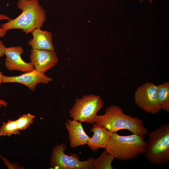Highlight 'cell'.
<instances>
[{
    "mask_svg": "<svg viewBox=\"0 0 169 169\" xmlns=\"http://www.w3.org/2000/svg\"><path fill=\"white\" fill-rule=\"evenodd\" d=\"M95 122L112 133L122 129L129 131L132 134L145 136L148 133L139 117L125 114L120 107L115 105L107 107L104 114L97 115Z\"/></svg>",
    "mask_w": 169,
    "mask_h": 169,
    "instance_id": "6da1fadb",
    "label": "cell"
},
{
    "mask_svg": "<svg viewBox=\"0 0 169 169\" xmlns=\"http://www.w3.org/2000/svg\"><path fill=\"white\" fill-rule=\"evenodd\" d=\"M17 6L22 13L15 18L1 24L0 27L3 30L21 29L27 34L43 27L46 13L38 0H18Z\"/></svg>",
    "mask_w": 169,
    "mask_h": 169,
    "instance_id": "7a4b0ae2",
    "label": "cell"
},
{
    "mask_svg": "<svg viewBox=\"0 0 169 169\" xmlns=\"http://www.w3.org/2000/svg\"><path fill=\"white\" fill-rule=\"evenodd\" d=\"M145 138V136L137 134L123 136L112 133L105 149L115 158L128 161L144 153L146 144Z\"/></svg>",
    "mask_w": 169,
    "mask_h": 169,
    "instance_id": "3957f363",
    "label": "cell"
},
{
    "mask_svg": "<svg viewBox=\"0 0 169 169\" xmlns=\"http://www.w3.org/2000/svg\"><path fill=\"white\" fill-rule=\"evenodd\" d=\"M144 154L153 164L161 165L169 163V123L160 125L147 134Z\"/></svg>",
    "mask_w": 169,
    "mask_h": 169,
    "instance_id": "277c9868",
    "label": "cell"
},
{
    "mask_svg": "<svg viewBox=\"0 0 169 169\" xmlns=\"http://www.w3.org/2000/svg\"><path fill=\"white\" fill-rule=\"evenodd\" d=\"M104 105V102L99 95L93 94L84 95L76 99L74 105L69 110L70 116L80 122L93 124L95 123L97 113Z\"/></svg>",
    "mask_w": 169,
    "mask_h": 169,
    "instance_id": "5b68a950",
    "label": "cell"
},
{
    "mask_svg": "<svg viewBox=\"0 0 169 169\" xmlns=\"http://www.w3.org/2000/svg\"><path fill=\"white\" fill-rule=\"evenodd\" d=\"M67 149L63 143L57 145L53 148L50 159V164L54 169H93L92 163L94 159L89 158L81 161L79 156L75 153L69 156L64 153Z\"/></svg>",
    "mask_w": 169,
    "mask_h": 169,
    "instance_id": "8992f818",
    "label": "cell"
},
{
    "mask_svg": "<svg viewBox=\"0 0 169 169\" xmlns=\"http://www.w3.org/2000/svg\"><path fill=\"white\" fill-rule=\"evenodd\" d=\"M157 85L147 82L138 87L134 93L136 104L146 112L152 114L159 112L161 109L157 98Z\"/></svg>",
    "mask_w": 169,
    "mask_h": 169,
    "instance_id": "52a82bcc",
    "label": "cell"
},
{
    "mask_svg": "<svg viewBox=\"0 0 169 169\" xmlns=\"http://www.w3.org/2000/svg\"><path fill=\"white\" fill-rule=\"evenodd\" d=\"M30 63L36 70L44 73L57 65L58 58L54 51L32 49Z\"/></svg>",
    "mask_w": 169,
    "mask_h": 169,
    "instance_id": "ba28073f",
    "label": "cell"
},
{
    "mask_svg": "<svg viewBox=\"0 0 169 169\" xmlns=\"http://www.w3.org/2000/svg\"><path fill=\"white\" fill-rule=\"evenodd\" d=\"M23 52V49L20 46L6 48L4 52L6 56L5 64L8 70L26 73L34 69L30 62H26L21 58V55Z\"/></svg>",
    "mask_w": 169,
    "mask_h": 169,
    "instance_id": "9c48e42d",
    "label": "cell"
},
{
    "mask_svg": "<svg viewBox=\"0 0 169 169\" xmlns=\"http://www.w3.org/2000/svg\"><path fill=\"white\" fill-rule=\"evenodd\" d=\"M52 80V79L46 75L44 73L35 69L17 76H7L4 75L3 79L4 83L14 82L22 84L32 91L35 90L38 84H48Z\"/></svg>",
    "mask_w": 169,
    "mask_h": 169,
    "instance_id": "30bf717a",
    "label": "cell"
},
{
    "mask_svg": "<svg viewBox=\"0 0 169 169\" xmlns=\"http://www.w3.org/2000/svg\"><path fill=\"white\" fill-rule=\"evenodd\" d=\"M81 123L73 119L68 120L65 123L69 132L70 146L72 148L87 144L90 138L84 130Z\"/></svg>",
    "mask_w": 169,
    "mask_h": 169,
    "instance_id": "8fae6325",
    "label": "cell"
},
{
    "mask_svg": "<svg viewBox=\"0 0 169 169\" xmlns=\"http://www.w3.org/2000/svg\"><path fill=\"white\" fill-rule=\"evenodd\" d=\"M90 132L93 133L87 144L93 152L96 151L100 148L105 149L112 132L96 124H93Z\"/></svg>",
    "mask_w": 169,
    "mask_h": 169,
    "instance_id": "7c38bea8",
    "label": "cell"
},
{
    "mask_svg": "<svg viewBox=\"0 0 169 169\" xmlns=\"http://www.w3.org/2000/svg\"><path fill=\"white\" fill-rule=\"evenodd\" d=\"M31 33L33 38L28 42V44L32 49L55 51L52 42V34L51 32L37 28Z\"/></svg>",
    "mask_w": 169,
    "mask_h": 169,
    "instance_id": "4fadbf2b",
    "label": "cell"
},
{
    "mask_svg": "<svg viewBox=\"0 0 169 169\" xmlns=\"http://www.w3.org/2000/svg\"><path fill=\"white\" fill-rule=\"evenodd\" d=\"M157 98L161 109L169 111V82H164L157 85Z\"/></svg>",
    "mask_w": 169,
    "mask_h": 169,
    "instance_id": "5bb4252c",
    "label": "cell"
},
{
    "mask_svg": "<svg viewBox=\"0 0 169 169\" xmlns=\"http://www.w3.org/2000/svg\"><path fill=\"white\" fill-rule=\"evenodd\" d=\"M114 159L113 156L105 150L99 157L94 159L93 169H113L111 163Z\"/></svg>",
    "mask_w": 169,
    "mask_h": 169,
    "instance_id": "9a60e30c",
    "label": "cell"
},
{
    "mask_svg": "<svg viewBox=\"0 0 169 169\" xmlns=\"http://www.w3.org/2000/svg\"><path fill=\"white\" fill-rule=\"evenodd\" d=\"M20 133L16 120H8L7 122H3L0 127V136H10L12 135H19Z\"/></svg>",
    "mask_w": 169,
    "mask_h": 169,
    "instance_id": "2e32d148",
    "label": "cell"
},
{
    "mask_svg": "<svg viewBox=\"0 0 169 169\" xmlns=\"http://www.w3.org/2000/svg\"><path fill=\"white\" fill-rule=\"evenodd\" d=\"M35 116L29 113L24 114L16 120L18 127L20 131H23L27 129L32 124Z\"/></svg>",
    "mask_w": 169,
    "mask_h": 169,
    "instance_id": "e0dca14e",
    "label": "cell"
},
{
    "mask_svg": "<svg viewBox=\"0 0 169 169\" xmlns=\"http://www.w3.org/2000/svg\"><path fill=\"white\" fill-rule=\"evenodd\" d=\"M6 48L4 45L3 42L0 40V57L4 55V52Z\"/></svg>",
    "mask_w": 169,
    "mask_h": 169,
    "instance_id": "ac0fdd59",
    "label": "cell"
},
{
    "mask_svg": "<svg viewBox=\"0 0 169 169\" xmlns=\"http://www.w3.org/2000/svg\"><path fill=\"white\" fill-rule=\"evenodd\" d=\"M7 20L8 21L10 20L11 19L8 16L3 14H0V20Z\"/></svg>",
    "mask_w": 169,
    "mask_h": 169,
    "instance_id": "d6986e66",
    "label": "cell"
},
{
    "mask_svg": "<svg viewBox=\"0 0 169 169\" xmlns=\"http://www.w3.org/2000/svg\"><path fill=\"white\" fill-rule=\"evenodd\" d=\"M7 31L3 30L0 26V38L4 37Z\"/></svg>",
    "mask_w": 169,
    "mask_h": 169,
    "instance_id": "ffe728a7",
    "label": "cell"
},
{
    "mask_svg": "<svg viewBox=\"0 0 169 169\" xmlns=\"http://www.w3.org/2000/svg\"><path fill=\"white\" fill-rule=\"evenodd\" d=\"M7 103L4 100L0 99V105H2L5 107L7 105Z\"/></svg>",
    "mask_w": 169,
    "mask_h": 169,
    "instance_id": "44dd1931",
    "label": "cell"
},
{
    "mask_svg": "<svg viewBox=\"0 0 169 169\" xmlns=\"http://www.w3.org/2000/svg\"><path fill=\"white\" fill-rule=\"evenodd\" d=\"M4 75L2 72L0 71V86L1 84L3 82V79Z\"/></svg>",
    "mask_w": 169,
    "mask_h": 169,
    "instance_id": "7402d4cb",
    "label": "cell"
},
{
    "mask_svg": "<svg viewBox=\"0 0 169 169\" xmlns=\"http://www.w3.org/2000/svg\"><path fill=\"white\" fill-rule=\"evenodd\" d=\"M143 0H139L140 2H142L143 1ZM150 3H151L152 2V0H147Z\"/></svg>",
    "mask_w": 169,
    "mask_h": 169,
    "instance_id": "603a6c76",
    "label": "cell"
}]
</instances>
